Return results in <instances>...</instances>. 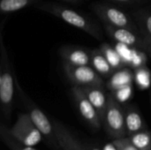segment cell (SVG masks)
Returning a JSON list of instances; mask_svg holds the SVG:
<instances>
[{
	"label": "cell",
	"mask_w": 151,
	"mask_h": 150,
	"mask_svg": "<svg viewBox=\"0 0 151 150\" xmlns=\"http://www.w3.org/2000/svg\"><path fill=\"white\" fill-rule=\"evenodd\" d=\"M129 139L139 150H151V133L147 129L131 135Z\"/></svg>",
	"instance_id": "44dd1931"
},
{
	"label": "cell",
	"mask_w": 151,
	"mask_h": 150,
	"mask_svg": "<svg viewBox=\"0 0 151 150\" xmlns=\"http://www.w3.org/2000/svg\"><path fill=\"white\" fill-rule=\"evenodd\" d=\"M113 145L116 147L117 150H139L131 141L129 138H119L112 141Z\"/></svg>",
	"instance_id": "cb8c5ba5"
},
{
	"label": "cell",
	"mask_w": 151,
	"mask_h": 150,
	"mask_svg": "<svg viewBox=\"0 0 151 150\" xmlns=\"http://www.w3.org/2000/svg\"><path fill=\"white\" fill-rule=\"evenodd\" d=\"M71 95L74 101V103L82 117V118L95 130H99L102 126L101 118L89 102L86 95L84 94L82 88L79 86H72L71 88Z\"/></svg>",
	"instance_id": "ba28073f"
},
{
	"label": "cell",
	"mask_w": 151,
	"mask_h": 150,
	"mask_svg": "<svg viewBox=\"0 0 151 150\" xmlns=\"http://www.w3.org/2000/svg\"><path fill=\"white\" fill-rule=\"evenodd\" d=\"M106 133L114 140L123 138L127 135L124 107L110 93L108 94V103L102 119Z\"/></svg>",
	"instance_id": "277c9868"
},
{
	"label": "cell",
	"mask_w": 151,
	"mask_h": 150,
	"mask_svg": "<svg viewBox=\"0 0 151 150\" xmlns=\"http://www.w3.org/2000/svg\"><path fill=\"white\" fill-rule=\"evenodd\" d=\"M99 49L103 52V54L104 55V57H106V59L108 60V62L110 63L111 66L113 68L114 71L126 67L123 59L121 58V57L119 56V54L114 47H112L107 42H104L99 46Z\"/></svg>",
	"instance_id": "d6986e66"
},
{
	"label": "cell",
	"mask_w": 151,
	"mask_h": 150,
	"mask_svg": "<svg viewBox=\"0 0 151 150\" xmlns=\"http://www.w3.org/2000/svg\"><path fill=\"white\" fill-rule=\"evenodd\" d=\"M146 51H147V52H149V53L151 55V42L150 43H149V45H148V47H147Z\"/></svg>",
	"instance_id": "f1b7e54d"
},
{
	"label": "cell",
	"mask_w": 151,
	"mask_h": 150,
	"mask_svg": "<svg viewBox=\"0 0 151 150\" xmlns=\"http://www.w3.org/2000/svg\"><path fill=\"white\" fill-rule=\"evenodd\" d=\"M34 6L35 9L50 13L97 40H102L104 37L103 32L96 23L70 7L49 0H40Z\"/></svg>",
	"instance_id": "6da1fadb"
},
{
	"label": "cell",
	"mask_w": 151,
	"mask_h": 150,
	"mask_svg": "<svg viewBox=\"0 0 151 150\" xmlns=\"http://www.w3.org/2000/svg\"><path fill=\"white\" fill-rule=\"evenodd\" d=\"M84 148H85L86 150H101L99 148H97L95 145H85Z\"/></svg>",
	"instance_id": "4316f807"
},
{
	"label": "cell",
	"mask_w": 151,
	"mask_h": 150,
	"mask_svg": "<svg viewBox=\"0 0 151 150\" xmlns=\"http://www.w3.org/2000/svg\"><path fill=\"white\" fill-rule=\"evenodd\" d=\"M124 112L127 135L130 137L134 133L147 129L145 121L136 106L127 104L124 107Z\"/></svg>",
	"instance_id": "4fadbf2b"
},
{
	"label": "cell",
	"mask_w": 151,
	"mask_h": 150,
	"mask_svg": "<svg viewBox=\"0 0 151 150\" xmlns=\"http://www.w3.org/2000/svg\"><path fill=\"white\" fill-rule=\"evenodd\" d=\"M134 80L142 90L147 89L151 86V72L146 65L134 69Z\"/></svg>",
	"instance_id": "ffe728a7"
},
{
	"label": "cell",
	"mask_w": 151,
	"mask_h": 150,
	"mask_svg": "<svg viewBox=\"0 0 151 150\" xmlns=\"http://www.w3.org/2000/svg\"><path fill=\"white\" fill-rule=\"evenodd\" d=\"M9 130L18 141L30 147H35L43 141L42 133L27 112L19 113L15 123Z\"/></svg>",
	"instance_id": "8992f818"
},
{
	"label": "cell",
	"mask_w": 151,
	"mask_h": 150,
	"mask_svg": "<svg viewBox=\"0 0 151 150\" xmlns=\"http://www.w3.org/2000/svg\"><path fill=\"white\" fill-rule=\"evenodd\" d=\"M133 18L135 21L140 33L144 39L151 42V11L146 10H136L133 12Z\"/></svg>",
	"instance_id": "2e32d148"
},
{
	"label": "cell",
	"mask_w": 151,
	"mask_h": 150,
	"mask_svg": "<svg viewBox=\"0 0 151 150\" xmlns=\"http://www.w3.org/2000/svg\"><path fill=\"white\" fill-rule=\"evenodd\" d=\"M16 94L19 95L30 119L42 133L43 141L54 150H61L56 138L53 122L24 91L18 80H16Z\"/></svg>",
	"instance_id": "3957f363"
},
{
	"label": "cell",
	"mask_w": 151,
	"mask_h": 150,
	"mask_svg": "<svg viewBox=\"0 0 151 150\" xmlns=\"http://www.w3.org/2000/svg\"><path fill=\"white\" fill-rule=\"evenodd\" d=\"M40 0H0V15H9L29 6H34Z\"/></svg>",
	"instance_id": "e0dca14e"
},
{
	"label": "cell",
	"mask_w": 151,
	"mask_h": 150,
	"mask_svg": "<svg viewBox=\"0 0 151 150\" xmlns=\"http://www.w3.org/2000/svg\"><path fill=\"white\" fill-rule=\"evenodd\" d=\"M63 69L66 78L73 86L104 87L103 77L91 65L73 66L63 64Z\"/></svg>",
	"instance_id": "52a82bcc"
},
{
	"label": "cell",
	"mask_w": 151,
	"mask_h": 150,
	"mask_svg": "<svg viewBox=\"0 0 151 150\" xmlns=\"http://www.w3.org/2000/svg\"><path fill=\"white\" fill-rule=\"evenodd\" d=\"M134 80V72L127 66L115 71L106 83V87L111 92H115L121 88L132 86Z\"/></svg>",
	"instance_id": "5bb4252c"
},
{
	"label": "cell",
	"mask_w": 151,
	"mask_h": 150,
	"mask_svg": "<svg viewBox=\"0 0 151 150\" xmlns=\"http://www.w3.org/2000/svg\"><path fill=\"white\" fill-rule=\"evenodd\" d=\"M132 93H133V89H132V86L121 88L119 90H117L115 92H111V94L116 98V100L122 103H125L127 101H128L131 96H132Z\"/></svg>",
	"instance_id": "603a6c76"
},
{
	"label": "cell",
	"mask_w": 151,
	"mask_h": 150,
	"mask_svg": "<svg viewBox=\"0 0 151 150\" xmlns=\"http://www.w3.org/2000/svg\"><path fill=\"white\" fill-rule=\"evenodd\" d=\"M92 10L106 25L118 27H127L140 33L135 21L126 12L113 5L100 3L95 4L92 5Z\"/></svg>",
	"instance_id": "5b68a950"
},
{
	"label": "cell",
	"mask_w": 151,
	"mask_h": 150,
	"mask_svg": "<svg viewBox=\"0 0 151 150\" xmlns=\"http://www.w3.org/2000/svg\"><path fill=\"white\" fill-rule=\"evenodd\" d=\"M56 138L61 150H86L84 146L60 122L53 120Z\"/></svg>",
	"instance_id": "8fae6325"
},
{
	"label": "cell",
	"mask_w": 151,
	"mask_h": 150,
	"mask_svg": "<svg viewBox=\"0 0 151 150\" xmlns=\"http://www.w3.org/2000/svg\"><path fill=\"white\" fill-rule=\"evenodd\" d=\"M105 30L108 35L115 42L122 43L130 47L141 49L146 51L149 45L141 33L127 27H118L105 24Z\"/></svg>",
	"instance_id": "9c48e42d"
},
{
	"label": "cell",
	"mask_w": 151,
	"mask_h": 150,
	"mask_svg": "<svg viewBox=\"0 0 151 150\" xmlns=\"http://www.w3.org/2000/svg\"><path fill=\"white\" fill-rule=\"evenodd\" d=\"M150 106H151V91L150 92Z\"/></svg>",
	"instance_id": "f546056e"
},
{
	"label": "cell",
	"mask_w": 151,
	"mask_h": 150,
	"mask_svg": "<svg viewBox=\"0 0 151 150\" xmlns=\"http://www.w3.org/2000/svg\"><path fill=\"white\" fill-rule=\"evenodd\" d=\"M146 62H147V56L145 54V51L141 49L134 48L131 58L128 63V67L132 69H136L138 67L145 65Z\"/></svg>",
	"instance_id": "7402d4cb"
},
{
	"label": "cell",
	"mask_w": 151,
	"mask_h": 150,
	"mask_svg": "<svg viewBox=\"0 0 151 150\" xmlns=\"http://www.w3.org/2000/svg\"><path fill=\"white\" fill-rule=\"evenodd\" d=\"M49 1H60V2H65V3H71V4H76L79 3L82 0H49Z\"/></svg>",
	"instance_id": "83f0119b"
},
{
	"label": "cell",
	"mask_w": 151,
	"mask_h": 150,
	"mask_svg": "<svg viewBox=\"0 0 151 150\" xmlns=\"http://www.w3.org/2000/svg\"><path fill=\"white\" fill-rule=\"evenodd\" d=\"M115 3L119 4H136L138 2H141L142 0H111Z\"/></svg>",
	"instance_id": "d4e9b609"
},
{
	"label": "cell",
	"mask_w": 151,
	"mask_h": 150,
	"mask_svg": "<svg viewBox=\"0 0 151 150\" xmlns=\"http://www.w3.org/2000/svg\"><path fill=\"white\" fill-rule=\"evenodd\" d=\"M89 49L77 45H63L58 50V54L63 64L81 66L91 65V56Z\"/></svg>",
	"instance_id": "30bf717a"
},
{
	"label": "cell",
	"mask_w": 151,
	"mask_h": 150,
	"mask_svg": "<svg viewBox=\"0 0 151 150\" xmlns=\"http://www.w3.org/2000/svg\"><path fill=\"white\" fill-rule=\"evenodd\" d=\"M103 150H117V149H116V147L113 145V143L111 142V143H110V144H106V145L104 146V149Z\"/></svg>",
	"instance_id": "484cf974"
},
{
	"label": "cell",
	"mask_w": 151,
	"mask_h": 150,
	"mask_svg": "<svg viewBox=\"0 0 151 150\" xmlns=\"http://www.w3.org/2000/svg\"><path fill=\"white\" fill-rule=\"evenodd\" d=\"M92 103L96 111H97L101 121L104 118L107 103H108V95H106L104 91V87L103 86H88V87H81Z\"/></svg>",
	"instance_id": "7c38bea8"
},
{
	"label": "cell",
	"mask_w": 151,
	"mask_h": 150,
	"mask_svg": "<svg viewBox=\"0 0 151 150\" xmlns=\"http://www.w3.org/2000/svg\"><path fill=\"white\" fill-rule=\"evenodd\" d=\"M0 83H1V69H0Z\"/></svg>",
	"instance_id": "4dcf8cb0"
},
{
	"label": "cell",
	"mask_w": 151,
	"mask_h": 150,
	"mask_svg": "<svg viewBox=\"0 0 151 150\" xmlns=\"http://www.w3.org/2000/svg\"><path fill=\"white\" fill-rule=\"evenodd\" d=\"M0 140L10 150H37L35 147L25 145L18 141L11 133L9 128L0 123Z\"/></svg>",
	"instance_id": "ac0fdd59"
},
{
	"label": "cell",
	"mask_w": 151,
	"mask_h": 150,
	"mask_svg": "<svg viewBox=\"0 0 151 150\" xmlns=\"http://www.w3.org/2000/svg\"><path fill=\"white\" fill-rule=\"evenodd\" d=\"M90 56H91V65H90L103 78H109L115 72L99 48L91 50Z\"/></svg>",
	"instance_id": "9a60e30c"
},
{
	"label": "cell",
	"mask_w": 151,
	"mask_h": 150,
	"mask_svg": "<svg viewBox=\"0 0 151 150\" xmlns=\"http://www.w3.org/2000/svg\"><path fill=\"white\" fill-rule=\"evenodd\" d=\"M4 26V21L0 24V109L4 118L9 119L12 115L16 95L17 77L15 75L14 68L10 59L6 45L4 43L3 36Z\"/></svg>",
	"instance_id": "7a4b0ae2"
}]
</instances>
